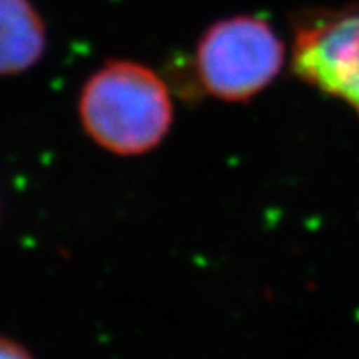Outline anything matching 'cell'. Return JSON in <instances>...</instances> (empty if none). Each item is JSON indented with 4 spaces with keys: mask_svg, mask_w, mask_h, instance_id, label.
Returning a JSON list of instances; mask_svg holds the SVG:
<instances>
[{
    "mask_svg": "<svg viewBox=\"0 0 359 359\" xmlns=\"http://www.w3.org/2000/svg\"><path fill=\"white\" fill-rule=\"evenodd\" d=\"M0 359H33L22 345L0 336Z\"/></svg>",
    "mask_w": 359,
    "mask_h": 359,
    "instance_id": "obj_5",
    "label": "cell"
},
{
    "mask_svg": "<svg viewBox=\"0 0 359 359\" xmlns=\"http://www.w3.org/2000/svg\"><path fill=\"white\" fill-rule=\"evenodd\" d=\"M292 72L359 115V2L292 17Z\"/></svg>",
    "mask_w": 359,
    "mask_h": 359,
    "instance_id": "obj_3",
    "label": "cell"
},
{
    "mask_svg": "<svg viewBox=\"0 0 359 359\" xmlns=\"http://www.w3.org/2000/svg\"><path fill=\"white\" fill-rule=\"evenodd\" d=\"M48 46L42 15L29 0H0V77L32 69Z\"/></svg>",
    "mask_w": 359,
    "mask_h": 359,
    "instance_id": "obj_4",
    "label": "cell"
},
{
    "mask_svg": "<svg viewBox=\"0 0 359 359\" xmlns=\"http://www.w3.org/2000/svg\"><path fill=\"white\" fill-rule=\"evenodd\" d=\"M285 60V42L266 18L250 13L221 18L197 41L191 88L223 102H248L278 79Z\"/></svg>",
    "mask_w": 359,
    "mask_h": 359,
    "instance_id": "obj_2",
    "label": "cell"
},
{
    "mask_svg": "<svg viewBox=\"0 0 359 359\" xmlns=\"http://www.w3.org/2000/svg\"><path fill=\"white\" fill-rule=\"evenodd\" d=\"M79 118L100 148L135 157L166 139L173 124V100L166 81L150 66L111 59L84 82Z\"/></svg>",
    "mask_w": 359,
    "mask_h": 359,
    "instance_id": "obj_1",
    "label": "cell"
}]
</instances>
